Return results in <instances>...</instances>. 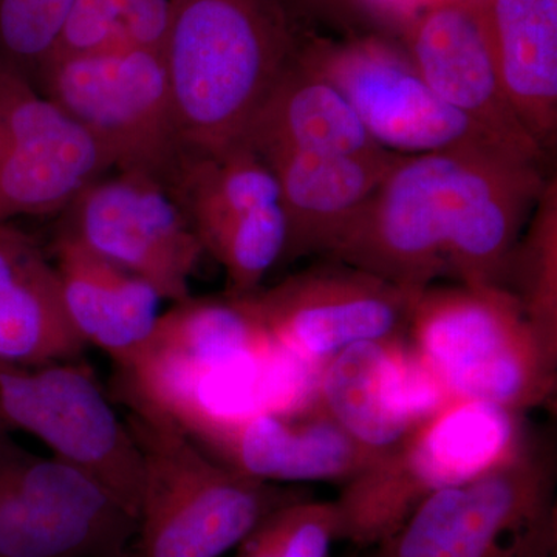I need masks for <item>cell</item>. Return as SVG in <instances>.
<instances>
[{
    "mask_svg": "<svg viewBox=\"0 0 557 557\" xmlns=\"http://www.w3.org/2000/svg\"><path fill=\"white\" fill-rule=\"evenodd\" d=\"M161 58L183 157L239 146L298 50L282 0H170Z\"/></svg>",
    "mask_w": 557,
    "mask_h": 557,
    "instance_id": "cell-1",
    "label": "cell"
},
{
    "mask_svg": "<svg viewBox=\"0 0 557 557\" xmlns=\"http://www.w3.org/2000/svg\"><path fill=\"white\" fill-rule=\"evenodd\" d=\"M141 457L135 557H222L269 512L299 498L220 463L148 410L124 418Z\"/></svg>",
    "mask_w": 557,
    "mask_h": 557,
    "instance_id": "cell-2",
    "label": "cell"
},
{
    "mask_svg": "<svg viewBox=\"0 0 557 557\" xmlns=\"http://www.w3.org/2000/svg\"><path fill=\"white\" fill-rule=\"evenodd\" d=\"M528 442L522 413L453 399L417 424L397 448L344 482L335 500L339 541L375 547L424 498L508 463Z\"/></svg>",
    "mask_w": 557,
    "mask_h": 557,
    "instance_id": "cell-3",
    "label": "cell"
},
{
    "mask_svg": "<svg viewBox=\"0 0 557 557\" xmlns=\"http://www.w3.org/2000/svg\"><path fill=\"white\" fill-rule=\"evenodd\" d=\"M406 339L450 399L523 413L555 397L557 362L518 300L498 285L424 289L410 310Z\"/></svg>",
    "mask_w": 557,
    "mask_h": 557,
    "instance_id": "cell-4",
    "label": "cell"
},
{
    "mask_svg": "<svg viewBox=\"0 0 557 557\" xmlns=\"http://www.w3.org/2000/svg\"><path fill=\"white\" fill-rule=\"evenodd\" d=\"M553 458L533 442L482 478L424 498L369 557H557Z\"/></svg>",
    "mask_w": 557,
    "mask_h": 557,
    "instance_id": "cell-5",
    "label": "cell"
},
{
    "mask_svg": "<svg viewBox=\"0 0 557 557\" xmlns=\"http://www.w3.org/2000/svg\"><path fill=\"white\" fill-rule=\"evenodd\" d=\"M33 84L108 148L116 171L170 188L183 150L161 53L119 42L54 54Z\"/></svg>",
    "mask_w": 557,
    "mask_h": 557,
    "instance_id": "cell-6",
    "label": "cell"
},
{
    "mask_svg": "<svg viewBox=\"0 0 557 557\" xmlns=\"http://www.w3.org/2000/svg\"><path fill=\"white\" fill-rule=\"evenodd\" d=\"M0 428L38 440L138 520V446L89 366L79 359L40 368L0 362Z\"/></svg>",
    "mask_w": 557,
    "mask_h": 557,
    "instance_id": "cell-7",
    "label": "cell"
},
{
    "mask_svg": "<svg viewBox=\"0 0 557 557\" xmlns=\"http://www.w3.org/2000/svg\"><path fill=\"white\" fill-rule=\"evenodd\" d=\"M137 528L94 480L0 428V557H121Z\"/></svg>",
    "mask_w": 557,
    "mask_h": 557,
    "instance_id": "cell-8",
    "label": "cell"
},
{
    "mask_svg": "<svg viewBox=\"0 0 557 557\" xmlns=\"http://www.w3.org/2000/svg\"><path fill=\"white\" fill-rule=\"evenodd\" d=\"M461 150L403 156L343 231L330 260L418 298L446 271Z\"/></svg>",
    "mask_w": 557,
    "mask_h": 557,
    "instance_id": "cell-9",
    "label": "cell"
},
{
    "mask_svg": "<svg viewBox=\"0 0 557 557\" xmlns=\"http://www.w3.org/2000/svg\"><path fill=\"white\" fill-rule=\"evenodd\" d=\"M112 170L104 145L0 62V223L67 211Z\"/></svg>",
    "mask_w": 557,
    "mask_h": 557,
    "instance_id": "cell-10",
    "label": "cell"
},
{
    "mask_svg": "<svg viewBox=\"0 0 557 557\" xmlns=\"http://www.w3.org/2000/svg\"><path fill=\"white\" fill-rule=\"evenodd\" d=\"M299 57L346 97L381 148L399 156L460 149L515 152L446 104L424 83L408 54L381 40L324 44Z\"/></svg>",
    "mask_w": 557,
    "mask_h": 557,
    "instance_id": "cell-11",
    "label": "cell"
},
{
    "mask_svg": "<svg viewBox=\"0 0 557 557\" xmlns=\"http://www.w3.org/2000/svg\"><path fill=\"white\" fill-rule=\"evenodd\" d=\"M244 298L278 347L321 369L355 344L406 336L417 299L335 260Z\"/></svg>",
    "mask_w": 557,
    "mask_h": 557,
    "instance_id": "cell-12",
    "label": "cell"
},
{
    "mask_svg": "<svg viewBox=\"0 0 557 557\" xmlns=\"http://www.w3.org/2000/svg\"><path fill=\"white\" fill-rule=\"evenodd\" d=\"M84 190L62 231L129 271L172 304L189 298L205 249L170 189L141 172L119 171Z\"/></svg>",
    "mask_w": 557,
    "mask_h": 557,
    "instance_id": "cell-13",
    "label": "cell"
},
{
    "mask_svg": "<svg viewBox=\"0 0 557 557\" xmlns=\"http://www.w3.org/2000/svg\"><path fill=\"white\" fill-rule=\"evenodd\" d=\"M277 347L247 299L189 296L160 313L137 354L116 368V397L170 418L201 381Z\"/></svg>",
    "mask_w": 557,
    "mask_h": 557,
    "instance_id": "cell-14",
    "label": "cell"
},
{
    "mask_svg": "<svg viewBox=\"0 0 557 557\" xmlns=\"http://www.w3.org/2000/svg\"><path fill=\"white\" fill-rule=\"evenodd\" d=\"M408 47L417 72L446 104L525 159L544 161L498 79L475 0H431L410 24Z\"/></svg>",
    "mask_w": 557,
    "mask_h": 557,
    "instance_id": "cell-15",
    "label": "cell"
},
{
    "mask_svg": "<svg viewBox=\"0 0 557 557\" xmlns=\"http://www.w3.org/2000/svg\"><path fill=\"white\" fill-rule=\"evenodd\" d=\"M545 185L537 161L507 149L463 150L446 271L469 287L498 285Z\"/></svg>",
    "mask_w": 557,
    "mask_h": 557,
    "instance_id": "cell-16",
    "label": "cell"
},
{
    "mask_svg": "<svg viewBox=\"0 0 557 557\" xmlns=\"http://www.w3.org/2000/svg\"><path fill=\"white\" fill-rule=\"evenodd\" d=\"M189 438L234 471L276 485L344 483L373 463L319 401L304 412L258 413Z\"/></svg>",
    "mask_w": 557,
    "mask_h": 557,
    "instance_id": "cell-17",
    "label": "cell"
},
{
    "mask_svg": "<svg viewBox=\"0 0 557 557\" xmlns=\"http://www.w3.org/2000/svg\"><path fill=\"white\" fill-rule=\"evenodd\" d=\"M403 156L383 149L368 156L276 153L262 159L276 177L287 222L282 260L332 252L359 208Z\"/></svg>",
    "mask_w": 557,
    "mask_h": 557,
    "instance_id": "cell-18",
    "label": "cell"
},
{
    "mask_svg": "<svg viewBox=\"0 0 557 557\" xmlns=\"http://www.w3.org/2000/svg\"><path fill=\"white\" fill-rule=\"evenodd\" d=\"M53 265L81 338L104 351L116 368L126 364L156 327L159 293L65 231L54 242Z\"/></svg>",
    "mask_w": 557,
    "mask_h": 557,
    "instance_id": "cell-19",
    "label": "cell"
},
{
    "mask_svg": "<svg viewBox=\"0 0 557 557\" xmlns=\"http://www.w3.org/2000/svg\"><path fill=\"white\" fill-rule=\"evenodd\" d=\"M475 2L509 104L539 148H555L557 0Z\"/></svg>",
    "mask_w": 557,
    "mask_h": 557,
    "instance_id": "cell-20",
    "label": "cell"
},
{
    "mask_svg": "<svg viewBox=\"0 0 557 557\" xmlns=\"http://www.w3.org/2000/svg\"><path fill=\"white\" fill-rule=\"evenodd\" d=\"M405 338L344 348L319 376V406L373 461L397 448L417 426L403 384Z\"/></svg>",
    "mask_w": 557,
    "mask_h": 557,
    "instance_id": "cell-21",
    "label": "cell"
},
{
    "mask_svg": "<svg viewBox=\"0 0 557 557\" xmlns=\"http://www.w3.org/2000/svg\"><path fill=\"white\" fill-rule=\"evenodd\" d=\"M267 159L276 153L368 156L384 148L329 79L295 60L277 81L240 143Z\"/></svg>",
    "mask_w": 557,
    "mask_h": 557,
    "instance_id": "cell-22",
    "label": "cell"
},
{
    "mask_svg": "<svg viewBox=\"0 0 557 557\" xmlns=\"http://www.w3.org/2000/svg\"><path fill=\"white\" fill-rule=\"evenodd\" d=\"M86 347L70 321L57 270L38 248L0 304V362L40 368L81 359Z\"/></svg>",
    "mask_w": 557,
    "mask_h": 557,
    "instance_id": "cell-23",
    "label": "cell"
},
{
    "mask_svg": "<svg viewBox=\"0 0 557 557\" xmlns=\"http://www.w3.org/2000/svg\"><path fill=\"white\" fill-rule=\"evenodd\" d=\"M168 189L199 240L237 215L278 201L273 171L242 145L214 156L183 157Z\"/></svg>",
    "mask_w": 557,
    "mask_h": 557,
    "instance_id": "cell-24",
    "label": "cell"
},
{
    "mask_svg": "<svg viewBox=\"0 0 557 557\" xmlns=\"http://www.w3.org/2000/svg\"><path fill=\"white\" fill-rule=\"evenodd\" d=\"M498 287L518 300L545 354L557 362V193L547 182L522 240H518Z\"/></svg>",
    "mask_w": 557,
    "mask_h": 557,
    "instance_id": "cell-25",
    "label": "cell"
},
{
    "mask_svg": "<svg viewBox=\"0 0 557 557\" xmlns=\"http://www.w3.org/2000/svg\"><path fill=\"white\" fill-rule=\"evenodd\" d=\"M200 244L225 271V295H252L284 255L287 222L281 203L237 215L203 234Z\"/></svg>",
    "mask_w": 557,
    "mask_h": 557,
    "instance_id": "cell-26",
    "label": "cell"
},
{
    "mask_svg": "<svg viewBox=\"0 0 557 557\" xmlns=\"http://www.w3.org/2000/svg\"><path fill=\"white\" fill-rule=\"evenodd\" d=\"M339 541L335 500L296 498L269 512L237 545L236 557H329Z\"/></svg>",
    "mask_w": 557,
    "mask_h": 557,
    "instance_id": "cell-27",
    "label": "cell"
},
{
    "mask_svg": "<svg viewBox=\"0 0 557 557\" xmlns=\"http://www.w3.org/2000/svg\"><path fill=\"white\" fill-rule=\"evenodd\" d=\"M72 0H0V62L35 83L57 53Z\"/></svg>",
    "mask_w": 557,
    "mask_h": 557,
    "instance_id": "cell-28",
    "label": "cell"
},
{
    "mask_svg": "<svg viewBox=\"0 0 557 557\" xmlns=\"http://www.w3.org/2000/svg\"><path fill=\"white\" fill-rule=\"evenodd\" d=\"M121 9L123 0H72L54 54L87 53L124 42L120 32Z\"/></svg>",
    "mask_w": 557,
    "mask_h": 557,
    "instance_id": "cell-29",
    "label": "cell"
},
{
    "mask_svg": "<svg viewBox=\"0 0 557 557\" xmlns=\"http://www.w3.org/2000/svg\"><path fill=\"white\" fill-rule=\"evenodd\" d=\"M170 0H123L120 32L124 42L161 53L170 27Z\"/></svg>",
    "mask_w": 557,
    "mask_h": 557,
    "instance_id": "cell-30",
    "label": "cell"
},
{
    "mask_svg": "<svg viewBox=\"0 0 557 557\" xmlns=\"http://www.w3.org/2000/svg\"><path fill=\"white\" fill-rule=\"evenodd\" d=\"M38 248L36 242L13 223H0V304L24 263Z\"/></svg>",
    "mask_w": 557,
    "mask_h": 557,
    "instance_id": "cell-31",
    "label": "cell"
},
{
    "mask_svg": "<svg viewBox=\"0 0 557 557\" xmlns=\"http://www.w3.org/2000/svg\"><path fill=\"white\" fill-rule=\"evenodd\" d=\"M121 557H135V555H134V547H132L129 553H126V555L121 556Z\"/></svg>",
    "mask_w": 557,
    "mask_h": 557,
    "instance_id": "cell-32",
    "label": "cell"
}]
</instances>
